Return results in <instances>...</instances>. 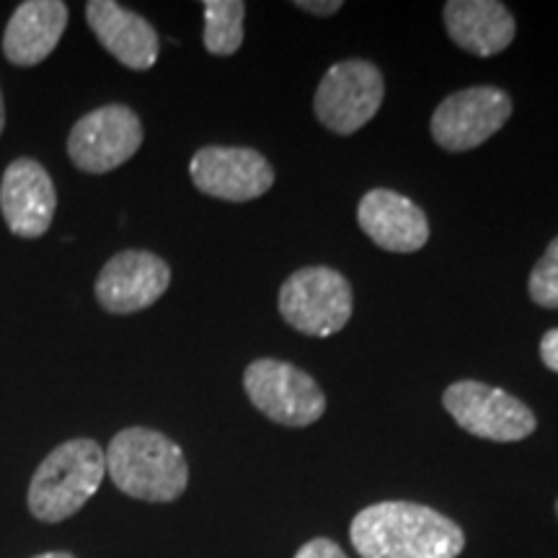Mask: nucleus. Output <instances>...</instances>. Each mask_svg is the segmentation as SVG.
<instances>
[{"label": "nucleus", "mask_w": 558, "mask_h": 558, "mask_svg": "<svg viewBox=\"0 0 558 558\" xmlns=\"http://www.w3.org/2000/svg\"><path fill=\"white\" fill-rule=\"evenodd\" d=\"M205 47L207 52L235 54L243 45V16H246V3L241 0H205Z\"/></svg>", "instance_id": "f3484780"}, {"label": "nucleus", "mask_w": 558, "mask_h": 558, "mask_svg": "<svg viewBox=\"0 0 558 558\" xmlns=\"http://www.w3.org/2000/svg\"><path fill=\"white\" fill-rule=\"evenodd\" d=\"M300 11H308V13H316V16H331V13H337L341 9L339 0H329V3H316V0H300L295 3Z\"/></svg>", "instance_id": "412c9836"}, {"label": "nucleus", "mask_w": 558, "mask_h": 558, "mask_svg": "<svg viewBox=\"0 0 558 558\" xmlns=\"http://www.w3.org/2000/svg\"><path fill=\"white\" fill-rule=\"evenodd\" d=\"M352 288L331 267H303L284 279L279 313L305 337H333L352 318Z\"/></svg>", "instance_id": "20e7f679"}, {"label": "nucleus", "mask_w": 558, "mask_h": 558, "mask_svg": "<svg viewBox=\"0 0 558 558\" xmlns=\"http://www.w3.org/2000/svg\"><path fill=\"white\" fill-rule=\"evenodd\" d=\"M107 456L94 439H70L41 460L29 486V509L41 522L73 518L99 492Z\"/></svg>", "instance_id": "7ed1b4c3"}, {"label": "nucleus", "mask_w": 558, "mask_h": 558, "mask_svg": "<svg viewBox=\"0 0 558 558\" xmlns=\"http://www.w3.org/2000/svg\"><path fill=\"white\" fill-rule=\"evenodd\" d=\"M383 94V73L369 60H344L329 68L318 83L313 111L316 120L333 135H354L378 114Z\"/></svg>", "instance_id": "0eeeda50"}, {"label": "nucleus", "mask_w": 558, "mask_h": 558, "mask_svg": "<svg viewBox=\"0 0 558 558\" xmlns=\"http://www.w3.org/2000/svg\"><path fill=\"white\" fill-rule=\"evenodd\" d=\"M246 396L282 427H311L326 411V396L305 369L282 360H254L243 373Z\"/></svg>", "instance_id": "39448f33"}, {"label": "nucleus", "mask_w": 558, "mask_h": 558, "mask_svg": "<svg viewBox=\"0 0 558 558\" xmlns=\"http://www.w3.org/2000/svg\"><path fill=\"white\" fill-rule=\"evenodd\" d=\"M171 284V269L150 251H122L104 264L96 300L104 311L128 316L150 308Z\"/></svg>", "instance_id": "9b49d317"}, {"label": "nucleus", "mask_w": 558, "mask_h": 558, "mask_svg": "<svg viewBox=\"0 0 558 558\" xmlns=\"http://www.w3.org/2000/svg\"><path fill=\"white\" fill-rule=\"evenodd\" d=\"M541 360L548 369L558 373V329H550L541 339Z\"/></svg>", "instance_id": "aec40b11"}, {"label": "nucleus", "mask_w": 558, "mask_h": 558, "mask_svg": "<svg viewBox=\"0 0 558 558\" xmlns=\"http://www.w3.org/2000/svg\"><path fill=\"white\" fill-rule=\"evenodd\" d=\"M556 514H558V501H556Z\"/></svg>", "instance_id": "b1692460"}, {"label": "nucleus", "mask_w": 558, "mask_h": 558, "mask_svg": "<svg viewBox=\"0 0 558 558\" xmlns=\"http://www.w3.org/2000/svg\"><path fill=\"white\" fill-rule=\"evenodd\" d=\"M86 21L96 39L114 54L124 68L150 70L158 60V34L140 13L128 11L114 0H90Z\"/></svg>", "instance_id": "4468645a"}, {"label": "nucleus", "mask_w": 558, "mask_h": 558, "mask_svg": "<svg viewBox=\"0 0 558 558\" xmlns=\"http://www.w3.org/2000/svg\"><path fill=\"white\" fill-rule=\"evenodd\" d=\"M362 558H458L465 535L437 509L411 501H380L365 507L349 527Z\"/></svg>", "instance_id": "f257e3e1"}, {"label": "nucleus", "mask_w": 558, "mask_h": 558, "mask_svg": "<svg viewBox=\"0 0 558 558\" xmlns=\"http://www.w3.org/2000/svg\"><path fill=\"white\" fill-rule=\"evenodd\" d=\"M190 173L202 194L226 202L259 199L275 184V169L254 148L207 145L194 153Z\"/></svg>", "instance_id": "9d476101"}, {"label": "nucleus", "mask_w": 558, "mask_h": 558, "mask_svg": "<svg viewBox=\"0 0 558 558\" xmlns=\"http://www.w3.org/2000/svg\"><path fill=\"white\" fill-rule=\"evenodd\" d=\"M445 26L460 50L492 58L512 45L514 24L507 5L497 0H450L445 3Z\"/></svg>", "instance_id": "dca6fc26"}, {"label": "nucleus", "mask_w": 558, "mask_h": 558, "mask_svg": "<svg viewBox=\"0 0 558 558\" xmlns=\"http://www.w3.org/2000/svg\"><path fill=\"white\" fill-rule=\"evenodd\" d=\"M143 145V124L130 107L107 104L75 122L68 137L70 160L86 173L120 169Z\"/></svg>", "instance_id": "1a4fd4ad"}, {"label": "nucleus", "mask_w": 558, "mask_h": 558, "mask_svg": "<svg viewBox=\"0 0 558 558\" xmlns=\"http://www.w3.org/2000/svg\"><path fill=\"white\" fill-rule=\"evenodd\" d=\"M104 456L114 486L132 499L173 501L190 484L184 452L163 432L148 427L122 429Z\"/></svg>", "instance_id": "f03ea898"}, {"label": "nucleus", "mask_w": 558, "mask_h": 558, "mask_svg": "<svg viewBox=\"0 0 558 558\" xmlns=\"http://www.w3.org/2000/svg\"><path fill=\"white\" fill-rule=\"evenodd\" d=\"M512 117V99L501 88L473 86L450 94L432 114V137L448 153L478 148Z\"/></svg>", "instance_id": "6e6552de"}, {"label": "nucleus", "mask_w": 558, "mask_h": 558, "mask_svg": "<svg viewBox=\"0 0 558 558\" xmlns=\"http://www.w3.org/2000/svg\"><path fill=\"white\" fill-rule=\"evenodd\" d=\"M58 192L37 160L19 158L5 169L0 184V209L11 233L19 239H39L52 226Z\"/></svg>", "instance_id": "f8f14e48"}, {"label": "nucleus", "mask_w": 558, "mask_h": 558, "mask_svg": "<svg viewBox=\"0 0 558 558\" xmlns=\"http://www.w3.org/2000/svg\"><path fill=\"white\" fill-rule=\"evenodd\" d=\"M34 558H75L65 554V550H52V554H41V556H34Z\"/></svg>", "instance_id": "4be33fe9"}, {"label": "nucleus", "mask_w": 558, "mask_h": 558, "mask_svg": "<svg viewBox=\"0 0 558 558\" xmlns=\"http://www.w3.org/2000/svg\"><path fill=\"white\" fill-rule=\"evenodd\" d=\"M527 292L541 308H558V235L548 243L546 254L541 256L527 279Z\"/></svg>", "instance_id": "a211bd4d"}, {"label": "nucleus", "mask_w": 558, "mask_h": 558, "mask_svg": "<svg viewBox=\"0 0 558 558\" xmlns=\"http://www.w3.org/2000/svg\"><path fill=\"white\" fill-rule=\"evenodd\" d=\"M442 407L458 427L492 442H520L538 427L527 403L478 380H458L442 393Z\"/></svg>", "instance_id": "423d86ee"}, {"label": "nucleus", "mask_w": 558, "mask_h": 558, "mask_svg": "<svg viewBox=\"0 0 558 558\" xmlns=\"http://www.w3.org/2000/svg\"><path fill=\"white\" fill-rule=\"evenodd\" d=\"M357 222L375 246L393 254H414L429 241L424 209L393 190H369L357 207Z\"/></svg>", "instance_id": "ddd939ff"}, {"label": "nucleus", "mask_w": 558, "mask_h": 558, "mask_svg": "<svg viewBox=\"0 0 558 558\" xmlns=\"http://www.w3.org/2000/svg\"><path fill=\"white\" fill-rule=\"evenodd\" d=\"M295 558H349V556L329 538H313L298 550Z\"/></svg>", "instance_id": "6ab92c4d"}, {"label": "nucleus", "mask_w": 558, "mask_h": 558, "mask_svg": "<svg viewBox=\"0 0 558 558\" xmlns=\"http://www.w3.org/2000/svg\"><path fill=\"white\" fill-rule=\"evenodd\" d=\"M68 26V5L60 0H29L21 3L5 26L3 54L21 68L39 65L60 45Z\"/></svg>", "instance_id": "2eb2a0df"}, {"label": "nucleus", "mask_w": 558, "mask_h": 558, "mask_svg": "<svg viewBox=\"0 0 558 558\" xmlns=\"http://www.w3.org/2000/svg\"><path fill=\"white\" fill-rule=\"evenodd\" d=\"M5 124V109H3V94H0V132H3Z\"/></svg>", "instance_id": "5701e85b"}]
</instances>
